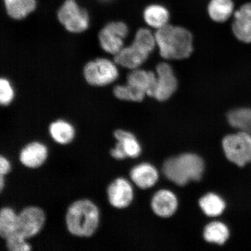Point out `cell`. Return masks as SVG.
Segmentation results:
<instances>
[{"label": "cell", "instance_id": "1", "mask_svg": "<svg viewBox=\"0 0 251 251\" xmlns=\"http://www.w3.org/2000/svg\"><path fill=\"white\" fill-rule=\"evenodd\" d=\"M159 54L165 59L180 60L189 57L193 51V37L180 26L166 25L155 33Z\"/></svg>", "mask_w": 251, "mask_h": 251}, {"label": "cell", "instance_id": "2", "mask_svg": "<svg viewBox=\"0 0 251 251\" xmlns=\"http://www.w3.org/2000/svg\"><path fill=\"white\" fill-rule=\"evenodd\" d=\"M65 220L71 234L79 237H90L99 227V209L90 200H77L69 207Z\"/></svg>", "mask_w": 251, "mask_h": 251}, {"label": "cell", "instance_id": "3", "mask_svg": "<svg viewBox=\"0 0 251 251\" xmlns=\"http://www.w3.org/2000/svg\"><path fill=\"white\" fill-rule=\"evenodd\" d=\"M162 169L169 180L183 186L191 181L201 180L205 170V163L199 155L186 153L166 160Z\"/></svg>", "mask_w": 251, "mask_h": 251}, {"label": "cell", "instance_id": "4", "mask_svg": "<svg viewBox=\"0 0 251 251\" xmlns=\"http://www.w3.org/2000/svg\"><path fill=\"white\" fill-rule=\"evenodd\" d=\"M226 157L239 167L251 162V136L243 131L227 135L222 140Z\"/></svg>", "mask_w": 251, "mask_h": 251}, {"label": "cell", "instance_id": "5", "mask_svg": "<svg viewBox=\"0 0 251 251\" xmlns=\"http://www.w3.org/2000/svg\"><path fill=\"white\" fill-rule=\"evenodd\" d=\"M117 64L106 58H97L84 66V77L90 85L103 87L117 79L119 71Z\"/></svg>", "mask_w": 251, "mask_h": 251}, {"label": "cell", "instance_id": "6", "mask_svg": "<svg viewBox=\"0 0 251 251\" xmlns=\"http://www.w3.org/2000/svg\"><path fill=\"white\" fill-rule=\"evenodd\" d=\"M58 20L69 32L80 33L89 26V15L75 0H66L59 9Z\"/></svg>", "mask_w": 251, "mask_h": 251}, {"label": "cell", "instance_id": "7", "mask_svg": "<svg viewBox=\"0 0 251 251\" xmlns=\"http://www.w3.org/2000/svg\"><path fill=\"white\" fill-rule=\"evenodd\" d=\"M128 34L126 25L122 22H112L100 31V45L103 51L115 55L124 48V40Z\"/></svg>", "mask_w": 251, "mask_h": 251}, {"label": "cell", "instance_id": "8", "mask_svg": "<svg viewBox=\"0 0 251 251\" xmlns=\"http://www.w3.org/2000/svg\"><path fill=\"white\" fill-rule=\"evenodd\" d=\"M45 222V213L42 209L37 206H27L18 215L16 232L27 239L38 234Z\"/></svg>", "mask_w": 251, "mask_h": 251}, {"label": "cell", "instance_id": "9", "mask_svg": "<svg viewBox=\"0 0 251 251\" xmlns=\"http://www.w3.org/2000/svg\"><path fill=\"white\" fill-rule=\"evenodd\" d=\"M156 81L153 98L159 101L170 99L177 88V80L171 66L160 63L156 68Z\"/></svg>", "mask_w": 251, "mask_h": 251}, {"label": "cell", "instance_id": "10", "mask_svg": "<svg viewBox=\"0 0 251 251\" xmlns=\"http://www.w3.org/2000/svg\"><path fill=\"white\" fill-rule=\"evenodd\" d=\"M107 194L110 204L118 209L127 208L132 202L134 197L130 183L122 177L117 178L109 185Z\"/></svg>", "mask_w": 251, "mask_h": 251}, {"label": "cell", "instance_id": "11", "mask_svg": "<svg viewBox=\"0 0 251 251\" xmlns=\"http://www.w3.org/2000/svg\"><path fill=\"white\" fill-rule=\"evenodd\" d=\"M150 53L133 42L131 45L124 47L114 55V61L118 65L128 70L139 69L148 59Z\"/></svg>", "mask_w": 251, "mask_h": 251}, {"label": "cell", "instance_id": "12", "mask_svg": "<svg viewBox=\"0 0 251 251\" xmlns=\"http://www.w3.org/2000/svg\"><path fill=\"white\" fill-rule=\"evenodd\" d=\"M151 206L153 212L157 216L163 218H168L176 212L178 200L176 196L172 191L161 190L154 194Z\"/></svg>", "mask_w": 251, "mask_h": 251}, {"label": "cell", "instance_id": "13", "mask_svg": "<svg viewBox=\"0 0 251 251\" xmlns=\"http://www.w3.org/2000/svg\"><path fill=\"white\" fill-rule=\"evenodd\" d=\"M156 81V73L139 69L131 70L127 76L128 85L146 96L151 97L154 92Z\"/></svg>", "mask_w": 251, "mask_h": 251}, {"label": "cell", "instance_id": "14", "mask_svg": "<svg viewBox=\"0 0 251 251\" xmlns=\"http://www.w3.org/2000/svg\"><path fill=\"white\" fill-rule=\"evenodd\" d=\"M48 156V149L42 143H30L22 149L20 160L22 164L27 168H38L43 165Z\"/></svg>", "mask_w": 251, "mask_h": 251}, {"label": "cell", "instance_id": "15", "mask_svg": "<svg viewBox=\"0 0 251 251\" xmlns=\"http://www.w3.org/2000/svg\"><path fill=\"white\" fill-rule=\"evenodd\" d=\"M131 180L141 189H147L155 184L159 178L158 172L154 166L147 163L138 165L130 173Z\"/></svg>", "mask_w": 251, "mask_h": 251}, {"label": "cell", "instance_id": "16", "mask_svg": "<svg viewBox=\"0 0 251 251\" xmlns=\"http://www.w3.org/2000/svg\"><path fill=\"white\" fill-rule=\"evenodd\" d=\"M7 14L15 20H21L35 10L36 0H4Z\"/></svg>", "mask_w": 251, "mask_h": 251}, {"label": "cell", "instance_id": "17", "mask_svg": "<svg viewBox=\"0 0 251 251\" xmlns=\"http://www.w3.org/2000/svg\"><path fill=\"white\" fill-rule=\"evenodd\" d=\"M49 132L55 142L63 145L71 143L75 136L73 126L63 120L52 122L50 125Z\"/></svg>", "mask_w": 251, "mask_h": 251}, {"label": "cell", "instance_id": "18", "mask_svg": "<svg viewBox=\"0 0 251 251\" xmlns=\"http://www.w3.org/2000/svg\"><path fill=\"white\" fill-rule=\"evenodd\" d=\"M233 0H211L208 6L209 17L216 23H224L234 14Z\"/></svg>", "mask_w": 251, "mask_h": 251}, {"label": "cell", "instance_id": "19", "mask_svg": "<svg viewBox=\"0 0 251 251\" xmlns=\"http://www.w3.org/2000/svg\"><path fill=\"white\" fill-rule=\"evenodd\" d=\"M203 236L207 242L224 245L230 236V231L224 223L213 222L204 228Z\"/></svg>", "mask_w": 251, "mask_h": 251}, {"label": "cell", "instance_id": "20", "mask_svg": "<svg viewBox=\"0 0 251 251\" xmlns=\"http://www.w3.org/2000/svg\"><path fill=\"white\" fill-rule=\"evenodd\" d=\"M228 124L239 131L251 136V108H238L231 110L227 114Z\"/></svg>", "mask_w": 251, "mask_h": 251}, {"label": "cell", "instance_id": "21", "mask_svg": "<svg viewBox=\"0 0 251 251\" xmlns=\"http://www.w3.org/2000/svg\"><path fill=\"white\" fill-rule=\"evenodd\" d=\"M144 18L149 26L158 30L168 24L169 13L161 5H152L144 11Z\"/></svg>", "mask_w": 251, "mask_h": 251}, {"label": "cell", "instance_id": "22", "mask_svg": "<svg viewBox=\"0 0 251 251\" xmlns=\"http://www.w3.org/2000/svg\"><path fill=\"white\" fill-rule=\"evenodd\" d=\"M199 205L202 211L209 217L221 215L226 208L224 200L214 193L206 194L199 200Z\"/></svg>", "mask_w": 251, "mask_h": 251}, {"label": "cell", "instance_id": "23", "mask_svg": "<svg viewBox=\"0 0 251 251\" xmlns=\"http://www.w3.org/2000/svg\"><path fill=\"white\" fill-rule=\"evenodd\" d=\"M114 136L118 141L122 144L127 157L136 158L140 155L141 146L133 133L119 129L115 130Z\"/></svg>", "mask_w": 251, "mask_h": 251}, {"label": "cell", "instance_id": "24", "mask_svg": "<svg viewBox=\"0 0 251 251\" xmlns=\"http://www.w3.org/2000/svg\"><path fill=\"white\" fill-rule=\"evenodd\" d=\"M18 215L9 207H4L0 211V236L6 240L17 231Z\"/></svg>", "mask_w": 251, "mask_h": 251}, {"label": "cell", "instance_id": "25", "mask_svg": "<svg viewBox=\"0 0 251 251\" xmlns=\"http://www.w3.org/2000/svg\"><path fill=\"white\" fill-rule=\"evenodd\" d=\"M232 30L234 36L240 42L251 43V17L234 19Z\"/></svg>", "mask_w": 251, "mask_h": 251}, {"label": "cell", "instance_id": "26", "mask_svg": "<svg viewBox=\"0 0 251 251\" xmlns=\"http://www.w3.org/2000/svg\"><path fill=\"white\" fill-rule=\"evenodd\" d=\"M151 54L156 45L155 34L146 28H141L137 31L133 42Z\"/></svg>", "mask_w": 251, "mask_h": 251}, {"label": "cell", "instance_id": "27", "mask_svg": "<svg viewBox=\"0 0 251 251\" xmlns=\"http://www.w3.org/2000/svg\"><path fill=\"white\" fill-rule=\"evenodd\" d=\"M114 94L119 100L133 102H141L146 97L143 94L137 92L127 84L115 86Z\"/></svg>", "mask_w": 251, "mask_h": 251}, {"label": "cell", "instance_id": "28", "mask_svg": "<svg viewBox=\"0 0 251 251\" xmlns=\"http://www.w3.org/2000/svg\"><path fill=\"white\" fill-rule=\"evenodd\" d=\"M26 240L23 235L16 232L5 240L6 246L8 250L10 251H29L31 250V247Z\"/></svg>", "mask_w": 251, "mask_h": 251}, {"label": "cell", "instance_id": "29", "mask_svg": "<svg viewBox=\"0 0 251 251\" xmlns=\"http://www.w3.org/2000/svg\"><path fill=\"white\" fill-rule=\"evenodd\" d=\"M15 92L13 87L7 78H1L0 80V103L7 106L13 101Z\"/></svg>", "mask_w": 251, "mask_h": 251}, {"label": "cell", "instance_id": "30", "mask_svg": "<svg viewBox=\"0 0 251 251\" xmlns=\"http://www.w3.org/2000/svg\"><path fill=\"white\" fill-rule=\"evenodd\" d=\"M234 19L251 17V2H247L241 6L234 13Z\"/></svg>", "mask_w": 251, "mask_h": 251}, {"label": "cell", "instance_id": "31", "mask_svg": "<svg viewBox=\"0 0 251 251\" xmlns=\"http://www.w3.org/2000/svg\"><path fill=\"white\" fill-rule=\"evenodd\" d=\"M111 155L116 159L122 160L127 158L122 144L119 141L116 144L115 147L111 150Z\"/></svg>", "mask_w": 251, "mask_h": 251}, {"label": "cell", "instance_id": "32", "mask_svg": "<svg viewBox=\"0 0 251 251\" xmlns=\"http://www.w3.org/2000/svg\"><path fill=\"white\" fill-rule=\"evenodd\" d=\"M11 164L5 157L0 156V175L5 176L7 175L11 170Z\"/></svg>", "mask_w": 251, "mask_h": 251}, {"label": "cell", "instance_id": "33", "mask_svg": "<svg viewBox=\"0 0 251 251\" xmlns=\"http://www.w3.org/2000/svg\"><path fill=\"white\" fill-rule=\"evenodd\" d=\"M4 176L0 175V190L1 191L3 190V188H4L5 185V178Z\"/></svg>", "mask_w": 251, "mask_h": 251}]
</instances>
